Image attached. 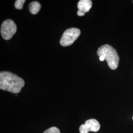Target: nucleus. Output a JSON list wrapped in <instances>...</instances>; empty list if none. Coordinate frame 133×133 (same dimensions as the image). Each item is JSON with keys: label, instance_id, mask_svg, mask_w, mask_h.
Wrapping results in <instances>:
<instances>
[{"label": "nucleus", "instance_id": "4", "mask_svg": "<svg viewBox=\"0 0 133 133\" xmlns=\"http://www.w3.org/2000/svg\"><path fill=\"white\" fill-rule=\"evenodd\" d=\"M17 31L16 25L11 19L4 21L1 27V34L5 40H10L16 33Z\"/></svg>", "mask_w": 133, "mask_h": 133}, {"label": "nucleus", "instance_id": "1", "mask_svg": "<svg viewBox=\"0 0 133 133\" xmlns=\"http://www.w3.org/2000/svg\"><path fill=\"white\" fill-rule=\"evenodd\" d=\"M25 85L24 81L10 71L0 72V89L12 93H18Z\"/></svg>", "mask_w": 133, "mask_h": 133}, {"label": "nucleus", "instance_id": "6", "mask_svg": "<svg viewBox=\"0 0 133 133\" xmlns=\"http://www.w3.org/2000/svg\"><path fill=\"white\" fill-rule=\"evenodd\" d=\"M92 5V2L91 0H81L78 2L77 8L78 10L77 14L78 16H83L85 13L90 10Z\"/></svg>", "mask_w": 133, "mask_h": 133}, {"label": "nucleus", "instance_id": "9", "mask_svg": "<svg viewBox=\"0 0 133 133\" xmlns=\"http://www.w3.org/2000/svg\"><path fill=\"white\" fill-rule=\"evenodd\" d=\"M43 133H61L59 129L56 127H52L45 130Z\"/></svg>", "mask_w": 133, "mask_h": 133}, {"label": "nucleus", "instance_id": "7", "mask_svg": "<svg viewBox=\"0 0 133 133\" xmlns=\"http://www.w3.org/2000/svg\"><path fill=\"white\" fill-rule=\"evenodd\" d=\"M30 12L33 14H37L41 9V5L37 1L31 2L29 5Z\"/></svg>", "mask_w": 133, "mask_h": 133}, {"label": "nucleus", "instance_id": "8", "mask_svg": "<svg viewBox=\"0 0 133 133\" xmlns=\"http://www.w3.org/2000/svg\"><path fill=\"white\" fill-rule=\"evenodd\" d=\"M25 2V0H17L15 2L14 6L16 9L22 10L23 7V5Z\"/></svg>", "mask_w": 133, "mask_h": 133}, {"label": "nucleus", "instance_id": "5", "mask_svg": "<svg viewBox=\"0 0 133 133\" xmlns=\"http://www.w3.org/2000/svg\"><path fill=\"white\" fill-rule=\"evenodd\" d=\"M100 129L99 122L95 119L86 120L84 124L81 125L79 127L80 133H88L89 132H97Z\"/></svg>", "mask_w": 133, "mask_h": 133}, {"label": "nucleus", "instance_id": "2", "mask_svg": "<svg viewBox=\"0 0 133 133\" xmlns=\"http://www.w3.org/2000/svg\"><path fill=\"white\" fill-rule=\"evenodd\" d=\"M97 55L100 57L104 56L111 70L116 69L119 65V57L117 52L114 48L109 44L103 45L98 48Z\"/></svg>", "mask_w": 133, "mask_h": 133}, {"label": "nucleus", "instance_id": "3", "mask_svg": "<svg viewBox=\"0 0 133 133\" xmlns=\"http://www.w3.org/2000/svg\"><path fill=\"white\" fill-rule=\"evenodd\" d=\"M81 34L79 29L76 28H71L66 30L63 34L60 39V43L64 47L71 45Z\"/></svg>", "mask_w": 133, "mask_h": 133}, {"label": "nucleus", "instance_id": "10", "mask_svg": "<svg viewBox=\"0 0 133 133\" xmlns=\"http://www.w3.org/2000/svg\"><path fill=\"white\" fill-rule=\"evenodd\" d=\"M105 57L104 56H101L100 57V60L101 61H103L104 60H105Z\"/></svg>", "mask_w": 133, "mask_h": 133}, {"label": "nucleus", "instance_id": "11", "mask_svg": "<svg viewBox=\"0 0 133 133\" xmlns=\"http://www.w3.org/2000/svg\"></svg>", "mask_w": 133, "mask_h": 133}]
</instances>
